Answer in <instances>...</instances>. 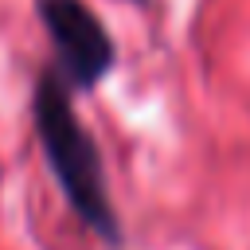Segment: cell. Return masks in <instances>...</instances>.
Wrapping results in <instances>:
<instances>
[{"label": "cell", "instance_id": "cell-1", "mask_svg": "<svg viewBox=\"0 0 250 250\" xmlns=\"http://www.w3.org/2000/svg\"><path fill=\"white\" fill-rule=\"evenodd\" d=\"M31 125H35L43 160L51 168V180L59 184L74 219L98 242H105L109 250H121L125 234H121V219L109 195L102 148L94 133L86 129V121L78 117L74 94L51 66H43L31 86Z\"/></svg>", "mask_w": 250, "mask_h": 250}, {"label": "cell", "instance_id": "cell-2", "mask_svg": "<svg viewBox=\"0 0 250 250\" xmlns=\"http://www.w3.org/2000/svg\"><path fill=\"white\" fill-rule=\"evenodd\" d=\"M55 47V74L70 94L98 90L117 66V39L86 0H31Z\"/></svg>", "mask_w": 250, "mask_h": 250}]
</instances>
